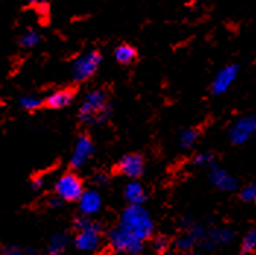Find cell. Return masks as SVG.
<instances>
[{
	"label": "cell",
	"instance_id": "5b68a950",
	"mask_svg": "<svg viewBox=\"0 0 256 255\" xmlns=\"http://www.w3.org/2000/svg\"><path fill=\"white\" fill-rule=\"evenodd\" d=\"M110 245L118 251V252H126V254L138 255L140 254L142 248H144V242L139 240L132 235L126 233L124 230H122L120 227H114L110 235H108Z\"/></svg>",
	"mask_w": 256,
	"mask_h": 255
},
{
	"label": "cell",
	"instance_id": "5bb4252c",
	"mask_svg": "<svg viewBox=\"0 0 256 255\" xmlns=\"http://www.w3.org/2000/svg\"><path fill=\"white\" fill-rule=\"evenodd\" d=\"M124 198L129 202V205H142L146 199L145 188L139 182H130L124 188Z\"/></svg>",
	"mask_w": 256,
	"mask_h": 255
},
{
	"label": "cell",
	"instance_id": "30bf717a",
	"mask_svg": "<svg viewBox=\"0 0 256 255\" xmlns=\"http://www.w3.org/2000/svg\"><path fill=\"white\" fill-rule=\"evenodd\" d=\"M237 72H238V68L236 65H228V66L222 68L212 81V85H211L212 93L217 96L226 93L230 88V85L234 82V79L237 78Z\"/></svg>",
	"mask_w": 256,
	"mask_h": 255
},
{
	"label": "cell",
	"instance_id": "9c48e42d",
	"mask_svg": "<svg viewBox=\"0 0 256 255\" xmlns=\"http://www.w3.org/2000/svg\"><path fill=\"white\" fill-rule=\"evenodd\" d=\"M118 173H122L123 176L130 177V179H138L144 175L145 170V163L144 158L139 154H126L123 156L122 160L118 164Z\"/></svg>",
	"mask_w": 256,
	"mask_h": 255
},
{
	"label": "cell",
	"instance_id": "4316f807",
	"mask_svg": "<svg viewBox=\"0 0 256 255\" xmlns=\"http://www.w3.org/2000/svg\"><path fill=\"white\" fill-rule=\"evenodd\" d=\"M96 180H97V183H98V185H106V182H107V176H106L104 173H98V175L96 176Z\"/></svg>",
	"mask_w": 256,
	"mask_h": 255
},
{
	"label": "cell",
	"instance_id": "484cf974",
	"mask_svg": "<svg viewBox=\"0 0 256 255\" xmlns=\"http://www.w3.org/2000/svg\"><path fill=\"white\" fill-rule=\"evenodd\" d=\"M3 255H36L31 254V252H26V251H22L20 248H6Z\"/></svg>",
	"mask_w": 256,
	"mask_h": 255
},
{
	"label": "cell",
	"instance_id": "8fae6325",
	"mask_svg": "<svg viewBox=\"0 0 256 255\" xmlns=\"http://www.w3.org/2000/svg\"><path fill=\"white\" fill-rule=\"evenodd\" d=\"M210 180L211 183L221 189V191H226V192H232L237 188V180L234 177L232 176L228 172H226L224 169L217 167V166H212L211 170H210Z\"/></svg>",
	"mask_w": 256,
	"mask_h": 255
},
{
	"label": "cell",
	"instance_id": "4fadbf2b",
	"mask_svg": "<svg viewBox=\"0 0 256 255\" xmlns=\"http://www.w3.org/2000/svg\"><path fill=\"white\" fill-rule=\"evenodd\" d=\"M75 98V91L70 90V88H62V90H58L54 93H52L48 97L46 98V106L48 109H63V107H68Z\"/></svg>",
	"mask_w": 256,
	"mask_h": 255
},
{
	"label": "cell",
	"instance_id": "2e32d148",
	"mask_svg": "<svg viewBox=\"0 0 256 255\" xmlns=\"http://www.w3.org/2000/svg\"><path fill=\"white\" fill-rule=\"evenodd\" d=\"M202 236H204V230L200 227L199 229H194L192 232L182 236L176 242V245H178V249H182V251H189V249L194 248V245L196 243L198 239H200Z\"/></svg>",
	"mask_w": 256,
	"mask_h": 255
},
{
	"label": "cell",
	"instance_id": "44dd1931",
	"mask_svg": "<svg viewBox=\"0 0 256 255\" xmlns=\"http://www.w3.org/2000/svg\"><path fill=\"white\" fill-rule=\"evenodd\" d=\"M42 100L38 97H36V96H24V97H20V104L22 109H25L26 112H34V110H37L40 109L41 106H42Z\"/></svg>",
	"mask_w": 256,
	"mask_h": 255
},
{
	"label": "cell",
	"instance_id": "8992f818",
	"mask_svg": "<svg viewBox=\"0 0 256 255\" xmlns=\"http://www.w3.org/2000/svg\"><path fill=\"white\" fill-rule=\"evenodd\" d=\"M256 132V115L243 116L230 129V141L236 145H243Z\"/></svg>",
	"mask_w": 256,
	"mask_h": 255
},
{
	"label": "cell",
	"instance_id": "cb8c5ba5",
	"mask_svg": "<svg viewBox=\"0 0 256 255\" xmlns=\"http://www.w3.org/2000/svg\"><path fill=\"white\" fill-rule=\"evenodd\" d=\"M212 154L211 153H199L195 156L194 158V163L196 164V166H208V164H211L212 163Z\"/></svg>",
	"mask_w": 256,
	"mask_h": 255
},
{
	"label": "cell",
	"instance_id": "277c9868",
	"mask_svg": "<svg viewBox=\"0 0 256 255\" xmlns=\"http://www.w3.org/2000/svg\"><path fill=\"white\" fill-rule=\"evenodd\" d=\"M56 196L62 201H79V198L85 192L84 183L75 173H64L58 179L54 185Z\"/></svg>",
	"mask_w": 256,
	"mask_h": 255
},
{
	"label": "cell",
	"instance_id": "7402d4cb",
	"mask_svg": "<svg viewBox=\"0 0 256 255\" xmlns=\"http://www.w3.org/2000/svg\"><path fill=\"white\" fill-rule=\"evenodd\" d=\"M256 249V229H252L248 235L244 236L243 242H242V251L244 254L254 252Z\"/></svg>",
	"mask_w": 256,
	"mask_h": 255
},
{
	"label": "cell",
	"instance_id": "3957f363",
	"mask_svg": "<svg viewBox=\"0 0 256 255\" xmlns=\"http://www.w3.org/2000/svg\"><path fill=\"white\" fill-rule=\"evenodd\" d=\"M101 53L98 50H90L75 59L72 65V77L75 81L82 82L91 78L101 65Z\"/></svg>",
	"mask_w": 256,
	"mask_h": 255
},
{
	"label": "cell",
	"instance_id": "ba28073f",
	"mask_svg": "<svg viewBox=\"0 0 256 255\" xmlns=\"http://www.w3.org/2000/svg\"><path fill=\"white\" fill-rule=\"evenodd\" d=\"M94 142L92 139L88 137V135H80L76 139V144L74 147V151H72V157H70V166L74 169H80L84 167L88 161L91 156L94 154Z\"/></svg>",
	"mask_w": 256,
	"mask_h": 255
},
{
	"label": "cell",
	"instance_id": "f546056e",
	"mask_svg": "<svg viewBox=\"0 0 256 255\" xmlns=\"http://www.w3.org/2000/svg\"><path fill=\"white\" fill-rule=\"evenodd\" d=\"M30 2H31V3H40L41 0H30Z\"/></svg>",
	"mask_w": 256,
	"mask_h": 255
},
{
	"label": "cell",
	"instance_id": "ac0fdd59",
	"mask_svg": "<svg viewBox=\"0 0 256 255\" xmlns=\"http://www.w3.org/2000/svg\"><path fill=\"white\" fill-rule=\"evenodd\" d=\"M196 141L198 131L196 129L189 128V129L182 131V134H180V137H178V145H180V148H183V150H189V148H192V147L196 144Z\"/></svg>",
	"mask_w": 256,
	"mask_h": 255
},
{
	"label": "cell",
	"instance_id": "9a60e30c",
	"mask_svg": "<svg viewBox=\"0 0 256 255\" xmlns=\"http://www.w3.org/2000/svg\"><path fill=\"white\" fill-rule=\"evenodd\" d=\"M136 49L130 44H120L114 50V58L120 65H130L136 59Z\"/></svg>",
	"mask_w": 256,
	"mask_h": 255
},
{
	"label": "cell",
	"instance_id": "7c38bea8",
	"mask_svg": "<svg viewBox=\"0 0 256 255\" xmlns=\"http://www.w3.org/2000/svg\"><path fill=\"white\" fill-rule=\"evenodd\" d=\"M101 208V195L94 189L85 191L79 198V210L84 216H92Z\"/></svg>",
	"mask_w": 256,
	"mask_h": 255
},
{
	"label": "cell",
	"instance_id": "83f0119b",
	"mask_svg": "<svg viewBox=\"0 0 256 255\" xmlns=\"http://www.w3.org/2000/svg\"><path fill=\"white\" fill-rule=\"evenodd\" d=\"M62 202H63V201L60 199L59 196H54V198H52V199H50V205H52V207H60V205H62Z\"/></svg>",
	"mask_w": 256,
	"mask_h": 255
},
{
	"label": "cell",
	"instance_id": "6da1fadb",
	"mask_svg": "<svg viewBox=\"0 0 256 255\" xmlns=\"http://www.w3.org/2000/svg\"><path fill=\"white\" fill-rule=\"evenodd\" d=\"M118 227L144 242L152 235L154 221L142 205H129L120 216Z\"/></svg>",
	"mask_w": 256,
	"mask_h": 255
},
{
	"label": "cell",
	"instance_id": "d6986e66",
	"mask_svg": "<svg viewBox=\"0 0 256 255\" xmlns=\"http://www.w3.org/2000/svg\"><path fill=\"white\" fill-rule=\"evenodd\" d=\"M41 41V36L37 31L34 30H28L22 34V37L20 39V46L24 49H32L36 46H38Z\"/></svg>",
	"mask_w": 256,
	"mask_h": 255
},
{
	"label": "cell",
	"instance_id": "d4e9b609",
	"mask_svg": "<svg viewBox=\"0 0 256 255\" xmlns=\"http://www.w3.org/2000/svg\"><path fill=\"white\" fill-rule=\"evenodd\" d=\"M152 245H154V248L157 249L158 252L164 254V252H166V249H167V246H168V240H167V237H166V236H158V237L154 239Z\"/></svg>",
	"mask_w": 256,
	"mask_h": 255
},
{
	"label": "cell",
	"instance_id": "603a6c76",
	"mask_svg": "<svg viewBox=\"0 0 256 255\" xmlns=\"http://www.w3.org/2000/svg\"><path fill=\"white\" fill-rule=\"evenodd\" d=\"M240 196L243 201L246 202H255L256 201V182H252L249 185H246L242 191H240Z\"/></svg>",
	"mask_w": 256,
	"mask_h": 255
},
{
	"label": "cell",
	"instance_id": "7a4b0ae2",
	"mask_svg": "<svg viewBox=\"0 0 256 255\" xmlns=\"http://www.w3.org/2000/svg\"><path fill=\"white\" fill-rule=\"evenodd\" d=\"M110 103L104 91L96 90L88 93L79 107V119L86 125H98L102 123L110 115Z\"/></svg>",
	"mask_w": 256,
	"mask_h": 255
},
{
	"label": "cell",
	"instance_id": "e0dca14e",
	"mask_svg": "<svg viewBox=\"0 0 256 255\" xmlns=\"http://www.w3.org/2000/svg\"><path fill=\"white\" fill-rule=\"evenodd\" d=\"M68 235L66 233H56L52 236L48 242V254L50 255H63L66 246H68Z\"/></svg>",
	"mask_w": 256,
	"mask_h": 255
},
{
	"label": "cell",
	"instance_id": "52a82bcc",
	"mask_svg": "<svg viewBox=\"0 0 256 255\" xmlns=\"http://www.w3.org/2000/svg\"><path fill=\"white\" fill-rule=\"evenodd\" d=\"M100 240H101V227L97 223L92 221L85 229L76 232L75 246L80 251H84V252H91V251L98 248Z\"/></svg>",
	"mask_w": 256,
	"mask_h": 255
},
{
	"label": "cell",
	"instance_id": "f1b7e54d",
	"mask_svg": "<svg viewBox=\"0 0 256 255\" xmlns=\"http://www.w3.org/2000/svg\"><path fill=\"white\" fill-rule=\"evenodd\" d=\"M162 255H178V254H174V252H167V251H166Z\"/></svg>",
	"mask_w": 256,
	"mask_h": 255
},
{
	"label": "cell",
	"instance_id": "ffe728a7",
	"mask_svg": "<svg viewBox=\"0 0 256 255\" xmlns=\"http://www.w3.org/2000/svg\"><path fill=\"white\" fill-rule=\"evenodd\" d=\"M210 237L216 245H226L233 239V233L228 229H216L210 233Z\"/></svg>",
	"mask_w": 256,
	"mask_h": 255
}]
</instances>
